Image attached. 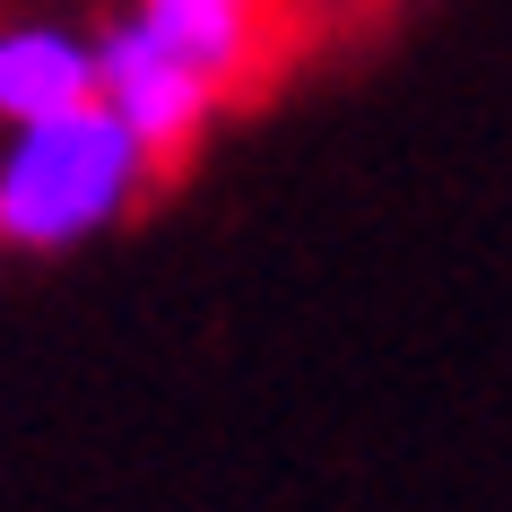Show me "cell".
<instances>
[{
    "instance_id": "1",
    "label": "cell",
    "mask_w": 512,
    "mask_h": 512,
    "mask_svg": "<svg viewBox=\"0 0 512 512\" xmlns=\"http://www.w3.org/2000/svg\"><path fill=\"white\" fill-rule=\"evenodd\" d=\"M157 183V157L122 131L113 105L27 122L0 148V252H18V261L79 252V243L113 235Z\"/></svg>"
},
{
    "instance_id": "2",
    "label": "cell",
    "mask_w": 512,
    "mask_h": 512,
    "mask_svg": "<svg viewBox=\"0 0 512 512\" xmlns=\"http://www.w3.org/2000/svg\"><path fill=\"white\" fill-rule=\"evenodd\" d=\"M96 105L122 113V131L157 157V174H183L191 148L209 139V122L226 113V87L209 70H191L157 27H139L131 9L96 35Z\"/></svg>"
},
{
    "instance_id": "3",
    "label": "cell",
    "mask_w": 512,
    "mask_h": 512,
    "mask_svg": "<svg viewBox=\"0 0 512 512\" xmlns=\"http://www.w3.org/2000/svg\"><path fill=\"white\" fill-rule=\"evenodd\" d=\"M131 18L157 27L191 70H209L226 105H243L287 53V0H131Z\"/></svg>"
},
{
    "instance_id": "4",
    "label": "cell",
    "mask_w": 512,
    "mask_h": 512,
    "mask_svg": "<svg viewBox=\"0 0 512 512\" xmlns=\"http://www.w3.org/2000/svg\"><path fill=\"white\" fill-rule=\"evenodd\" d=\"M96 105V35L61 18H0V131Z\"/></svg>"
}]
</instances>
